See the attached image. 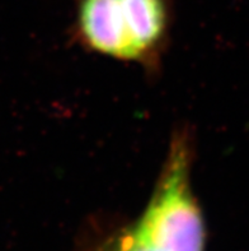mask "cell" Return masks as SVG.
Returning <instances> with one entry per match:
<instances>
[{
  "label": "cell",
  "instance_id": "6da1fadb",
  "mask_svg": "<svg viewBox=\"0 0 249 251\" xmlns=\"http://www.w3.org/2000/svg\"><path fill=\"white\" fill-rule=\"evenodd\" d=\"M195 134L176 127L153 193L134 222L122 227L107 251H205L206 225L192 185Z\"/></svg>",
  "mask_w": 249,
  "mask_h": 251
},
{
  "label": "cell",
  "instance_id": "7a4b0ae2",
  "mask_svg": "<svg viewBox=\"0 0 249 251\" xmlns=\"http://www.w3.org/2000/svg\"><path fill=\"white\" fill-rule=\"evenodd\" d=\"M172 25L169 0H78L73 32L85 50L154 73Z\"/></svg>",
  "mask_w": 249,
  "mask_h": 251
}]
</instances>
